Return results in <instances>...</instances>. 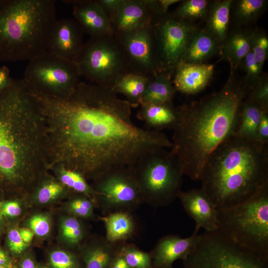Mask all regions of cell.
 Wrapping results in <instances>:
<instances>
[{
	"mask_svg": "<svg viewBox=\"0 0 268 268\" xmlns=\"http://www.w3.org/2000/svg\"><path fill=\"white\" fill-rule=\"evenodd\" d=\"M33 96L44 118L49 170L61 166L93 180L172 146L161 131L135 125L127 101L97 84L80 81L65 98Z\"/></svg>",
	"mask_w": 268,
	"mask_h": 268,
	"instance_id": "6da1fadb",
	"label": "cell"
},
{
	"mask_svg": "<svg viewBox=\"0 0 268 268\" xmlns=\"http://www.w3.org/2000/svg\"><path fill=\"white\" fill-rule=\"evenodd\" d=\"M44 118L22 80L0 90V200L31 194L48 173Z\"/></svg>",
	"mask_w": 268,
	"mask_h": 268,
	"instance_id": "7a4b0ae2",
	"label": "cell"
},
{
	"mask_svg": "<svg viewBox=\"0 0 268 268\" xmlns=\"http://www.w3.org/2000/svg\"><path fill=\"white\" fill-rule=\"evenodd\" d=\"M249 89L245 80L236 78L231 69L219 91L177 107L170 151L183 175L200 180L211 154L233 135Z\"/></svg>",
	"mask_w": 268,
	"mask_h": 268,
	"instance_id": "3957f363",
	"label": "cell"
},
{
	"mask_svg": "<svg viewBox=\"0 0 268 268\" xmlns=\"http://www.w3.org/2000/svg\"><path fill=\"white\" fill-rule=\"evenodd\" d=\"M217 208L245 202L268 187V146L231 136L211 154L200 178Z\"/></svg>",
	"mask_w": 268,
	"mask_h": 268,
	"instance_id": "277c9868",
	"label": "cell"
},
{
	"mask_svg": "<svg viewBox=\"0 0 268 268\" xmlns=\"http://www.w3.org/2000/svg\"><path fill=\"white\" fill-rule=\"evenodd\" d=\"M56 1L0 0V62L29 61L47 51Z\"/></svg>",
	"mask_w": 268,
	"mask_h": 268,
	"instance_id": "5b68a950",
	"label": "cell"
},
{
	"mask_svg": "<svg viewBox=\"0 0 268 268\" xmlns=\"http://www.w3.org/2000/svg\"><path fill=\"white\" fill-rule=\"evenodd\" d=\"M218 229L240 245L268 256V187L248 200L217 208Z\"/></svg>",
	"mask_w": 268,
	"mask_h": 268,
	"instance_id": "8992f818",
	"label": "cell"
},
{
	"mask_svg": "<svg viewBox=\"0 0 268 268\" xmlns=\"http://www.w3.org/2000/svg\"><path fill=\"white\" fill-rule=\"evenodd\" d=\"M142 202L154 207L167 206L180 192L183 175L170 150L162 149L138 161L134 166Z\"/></svg>",
	"mask_w": 268,
	"mask_h": 268,
	"instance_id": "52a82bcc",
	"label": "cell"
},
{
	"mask_svg": "<svg viewBox=\"0 0 268 268\" xmlns=\"http://www.w3.org/2000/svg\"><path fill=\"white\" fill-rule=\"evenodd\" d=\"M184 268H268V256L238 243L222 231L201 234Z\"/></svg>",
	"mask_w": 268,
	"mask_h": 268,
	"instance_id": "ba28073f",
	"label": "cell"
},
{
	"mask_svg": "<svg viewBox=\"0 0 268 268\" xmlns=\"http://www.w3.org/2000/svg\"><path fill=\"white\" fill-rule=\"evenodd\" d=\"M74 62L81 77L110 90L120 77L129 73L126 57L114 34L90 37Z\"/></svg>",
	"mask_w": 268,
	"mask_h": 268,
	"instance_id": "9c48e42d",
	"label": "cell"
},
{
	"mask_svg": "<svg viewBox=\"0 0 268 268\" xmlns=\"http://www.w3.org/2000/svg\"><path fill=\"white\" fill-rule=\"evenodd\" d=\"M80 77L75 62L46 51L29 61L21 80L33 95L65 98L75 90Z\"/></svg>",
	"mask_w": 268,
	"mask_h": 268,
	"instance_id": "30bf717a",
	"label": "cell"
},
{
	"mask_svg": "<svg viewBox=\"0 0 268 268\" xmlns=\"http://www.w3.org/2000/svg\"><path fill=\"white\" fill-rule=\"evenodd\" d=\"M90 186L94 203L105 215L120 211L131 212L143 203L134 166L111 168L93 179Z\"/></svg>",
	"mask_w": 268,
	"mask_h": 268,
	"instance_id": "8fae6325",
	"label": "cell"
},
{
	"mask_svg": "<svg viewBox=\"0 0 268 268\" xmlns=\"http://www.w3.org/2000/svg\"><path fill=\"white\" fill-rule=\"evenodd\" d=\"M153 28L159 72L171 74L182 63L189 43L199 28L174 18L169 12L158 19Z\"/></svg>",
	"mask_w": 268,
	"mask_h": 268,
	"instance_id": "7c38bea8",
	"label": "cell"
},
{
	"mask_svg": "<svg viewBox=\"0 0 268 268\" xmlns=\"http://www.w3.org/2000/svg\"><path fill=\"white\" fill-rule=\"evenodd\" d=\"M114 34L126 57L129 73L150 77L159 72L153 25Z\"/></svg>",
	"mask_w": 268,
	"mask_h": 268,
	"instance_id": "4fadbf2b",
	"label": "cell"
},
{
	"mask_svg": "<svg viewBox=\"0 0 268 268\" xmlns=\"http://www.w3.org/2000/svg\"><path fill=\"white\" fill-rule=\"evenodd\" d=\"M163 15L158 0H124L109 19L114 34L153 25Z\"/></svg>",
	"mask_w": 268,
	"mask_h": 268,
	"instance_id": "5bb4252c",
	"label": "cell"
},
{
	"mask_svg": "<svg viewBox=\"0 0 268 268\" xmlns=\"http://www.w3.org/2000/svg\"><path fill=\"white\" fill-rule=\"evenodd\" d=\"M84 33L74 18L57 19L50 37L47 51L74 62L84 44Z\"/></svg>",
	"mask_w": 268,
	"mask_h": 268,
	"instance_id": "9a60e30c",
	"label": "cell"
},
{
	"mask_svg": "<svg viewBox=\"0 0 268 268\" xmlns=\"http://www.w3.org/2000/svg\"><path fill=\"white\" fill-rule=\"evenodd\" d=\"M201 234L194 231L186 238L169 234L161 238L150 253L152 268H171L178 260L187 259L198 244Z\"/></svg>",
	"mask_w": 268,
	"mask_h": 268,
	"instance_id": "2e32d148",
	"label": "cell"
},
{
	"mask_svg": "<svg viewBox=\"0 0 268 268\" xmlns=\"http://www.w3.org/2000/svg\"><path fill=\"white\" fill-rule=\"evenodd\" d=\"M178 198L186 212L196 222L195 232L202 228L211 232L218 229L217 208L201 189L180 191Z\"/></svg>",
	"mask_w": 268,
	"mask_h": 268,
	"instance_id": "e0dca14e",
	"label": "cell"
},
{
	"mask_svg": "<svg viewBox=\"0 0 268 268\" xmlns=\"http://www.w3.org/2000/svg\"><path fill=\"white\" fill-rule=\"evenodd\" d=\"M63 1L73 4L74 18L90 37L114 34L109 17L96 0Z\"/></svg>",
	"mask_w": 268,
	"mask_h": 268,
	"instance_id": "ac0fdd59",
	"label": "cell"
},
{
	"mask_svg": "<svg viewBox=\"0 0 268 268\" xmlns=\"http://www.w3.org/2000/svg\"><path fill=\"white\" fill-rule=\"evenodd\" d=\"M174 71L173 83L176 90L185 94H195L208 85L213 73L214 66L181 63Z\"/></svg>",
	"mask_w": 268,
	"mask_h": 268,
	"instance_id": "d6986e66",
	"label": "cell"
},
{
	"mask_svg": "<svg viewBox=\"0 0 268 268\" xmlns=\"http://www.w3.org/2000/svg\"><path fill=\"white\" fill-rule=\"evenodd\" d=\"M120 243H113L105 237L96 236L79 247L84 268H111L119 253Z\"/></svg>",
	"mask_w": 268,
	"mask_h": 268,
	"instance_id": "ffe728a7",
	"label": "cell"
},
{
	"mask_svg": "<svg viewBox=\"0 0 268 268\" xmlns=\"http://www.w3.org/2000/svg\"><path fill=\"white\" fill-rule=\"evenodd\" d=\"M255 31L237 26L229 31L221 51L222 58L230 63L231 69L235 70L239 67L243 58L251 51Z\"/></svg>",
	"mask_w": 268,
	"mask_h": 268,
	"instance_id": "44dd1931",
	"label": "cell"
},
{
	"mask_svg": "<svg viewBox=\"0 0 268 268\" xmlns=\"http://www.w3.org/2000/svg\"><path fill=\"white\" fill-rule=\"evenodd\" d=\"M137 117L143 121L148 130L173 129L178 119L177 108L172 103L141 104Z\"/></svg>",
	"mask_w": 268,
	"mask_h": 268,
	"instance_id": "7402d4cb",
	"label": "cell"
},
{
	"mask_svg": "<svg viewBox=\"0 0 268 268\" xmlns=\"http://www.w3.org/2000/svg\"><path fill=\"white\" fill-rule=\"evenodd\" d=\"M99 219L104 224L106 239L111 243L126 242L136 233V223L130 212H114L99 216Z\"/></svg>",
	"mask_w": 268,
	"mask_h": 268,
	"instance_id": "603a6c76",
	"label": "cell"
},
{
	"mask_svg": "<svg viewBox=\"0 0 268 268\" xmlns=\"http://www.w3.org/2000/svg\"><path fill=\"white\" fill-rule=\"evenodd\" d=\"M220 50L217 41L204 29L199 28L189 43L182 63L204 64Z\"/></svg>",
	"mask_w": 268,
	"mask_h": 268,
	"instance_id": "cb8c5ba5",
	"label": "cell"
},
{
	"mask_svg": "<svg viewBox=\"0 0 268 268\" xmlns=\"http://www.w3.org/2000/svg\"><path fill=\"white\" fill-rule=\"evenodd\" d=\"M232 0L214 1L209 4L203 28L220 44L221 47L229 32Z\"/></svg>",
	"mask_w": 268,
	"mask_h": 268,
	"instance_id": "d4e9b609",
	"label": "cell"
},
{
	"mask_svg": "<svg viewBox=\"0 0 268 268\" xmlns=\"http://www.w3.org/2000/svg\"><path fill=\"white\" fill-rule=\"evenodd\" d=\"M175 91L170 74L158 72L149 78L141 104L172 103Z\"/></svg>",
	"mask_w": 268,
	"mask_h": 268,
	"instance_id": "484cf974",
	"label": "cell"
},
{
	"mask_svg": "<svg viewBox=\"0 0 268 268\" xmlns=\"http://www.w3.org/2000/svg\"><path fill=\"white\" fill-rule=\"evenodd\" d=\"M149 78L127 73L119 78L111 90L116 94L121 93L125 95L130 106L136 108L142 103Z\"/></svg>",
	"mask_w": 268,
	"mask_h": 268,
	"instance_id": "4316f807",
	"label": "cell"
},
{
	"mask_svg": "<svg viewBox=\"0 0 268 268\" xmlns=\"http://www.w3.org/2000/svg\"><path fill=\"white\" fill-rule=\"evenodd\" d=\"M261 110L246 99L239 114L234 136L248 140L257 141Z\"/></svg>",
	"mask_w": 268,
	"mask_h": 268,
	"instance_id": "83f0119b",
	"label": "cell"
},
{
	"mask_svg": "<svg viewBox=\"0 0 268 268\" xmlns=\"http://www.w3.org/2000/svg\"><path fill=\"white\" fill-rule=\"evenodd\" d=\"M266 0H233L231 12L237 26L254 23L261 15L266 7Z\"/></svg>",
	"mask_w": 268,
	"mask_h": 268,
	"instance_id": "f1b7e54d",
	"label": "cell"
},
{
	"mask_svg": "<svg viewBox=\"0 0 268 268\" xmlns=\"http://www.w3.org/2000/svg\"><path fill=\"white\" fill-rule=\"evenodd\" d=\"M51 170L54 172L57 179L70 191L84 195L94 201L92 188L82 174L61 166Z\"/></svg>",
	"mask_w": 268,
	"mask_h": 268,
	"instance_id": "f546056e",
	"label": "cell"
},
{
	"mask_svg": "<svg viewBox=\"0 0 268 268\" xmlns=\"http://www.w3.org/2000/svg\"><path fill=\"white\" fill-rule=\"evenodd\" d=\"M68 191H70L47 173L32 193H35V198L39 203L45 204L56 200Z\"/></svg>",
	"mask_w": 268,
	"mask_h": 268,
	"instance_id": "4dcf8cb0",
	"label": "cell"
},
{
	"mask_svg": "<svg viewBox=\"0 0 268 268\" xmlns=\"http://www.w3.org/2000/svg\"><path fill=\"white\" fill-rule=\"evenodd\" d=\"M210 2L207 0H187L181 4L172 13L174 18L185 21H191L206 18Z\"/></svg>",
	"mask_w": 268,
	"mask_h": 268,
	"instance_id": "1f68e13d",
	"label": "cell"
},
{
	"mask_svg": "<svg viewBox=\"0 0 268 268\" xmlns=\"http://www.w3.org/2000/svg\"><path fill=\"white\" fill-rule=\"evenodd\" d=\"M63 237L72 247H77L87 236V228L80 218L73 216L65 217L61 224Z\"/></svg>",
	"mask_w": 268,
	"mask_h": 268,
	"instance_id": "d6a6232c",
	"label": "cell"
},
{
	"mask_svg": "<svg viewBox=\"0 0 268 268\" xmlns=\"http://www.w3.org/2000/svg\"><path fill=\"white\" fill-rule=\"evenodd\" d=\"M119 254L131 268H152L150 253L142 251L134 244L121 243Z\"/></svg>",
	"mask_w": 268,
	"mask_h": 268,
	"instance_id": "836d02e7",
	"label": "cell"
},
{
	"mask_svg": "<svg viewBox=\"0 0 268 268\" xmlns=\"http://www.w3.org/2000/svg\"><path fill=\"white\" fill-rule=\"evenodd\" d=\"M75 196L68 202V209L73 216L81 218H91L94 216L95 204L88 197L75 193Z\"/></svg>",
	"mask_w": 268,
	"mask_h": 268,
	"instance_id": "e575fe53",
	"label": "cell"
},
{
	"mask_svg": "<svg viewBox=\"0 0 268 268\" xmlns=\"http://www.w3.org/2000/svg\"><path fill=\"white\" fill-rule=\"evenodd\" d=\"M246 99L261 110H268V79L266 75H261L250 88Z\"/></svg>",
	"mask_w": 268,
	"mask_h": 268,
	"instance_id": "d590c367",
	"label": "cell"
},
{
	"mask_svg": "<svg viewBox=\"0 0 268 268\" xmlns=\"http://www.w3.org/2000/svg\"><path fill=\"white\" fill-rule=\"evenodd\" d=\"M251 51L260 67L263 69L268 55V38L266 33L255 29L252 42Z\"/></svg>",
	"mask_w": 268,
	"mask_h": 268,
	"instance_id": "8d00e7d4",
	"label": "cell"
},
{
	"mask_svg": "<svg viewBox=\"0 0 268 268\" xmlns=\"http://www.w3.org/2000/svg\"><path fill=\"white\" fill-rule=\"evenodd\" d=\"M52 268H81L80 261L73 254L62 250H56L50 255Z\"/></svg>",
	"mask_w": 268,
	"mask_h": 268,
	"instance_id": "74e56055",
	"label": "cell"
},
{
	"mask_svg": "<svg viewBox=\"0 0 268 268\" xmlns=\"http://www.w3.org/2000/svg\"><path fill=\"white\" fill-rule=\"evenodd\" d=\"M239 66H241L246 74L245 81L249 88L253 86L261 76V68L256 61L250 51L243 58Z\"/></svg>",
	"mask_w": 268,
	"mask_h": 268,
	"instance_id": "f35d334b",
	"label": "cell"
},
{
	"mask_svg": "<svg viewBox=\"0 0 268 268\" xmlns=\"http://www.w3.org/2000/svg\"><path fill=\"white\" fill-rule=\"evenodd\" d=\"M6 244L8 250L12 253L19 254L27 247V244L23 241L19 230L13 226H8L6 231Z\"/></svg>",
	"mask_w": 268,
	"mask_h": 268,
	"instance_id": "ab89813d",
	"label": "cell"
},
{
	"mask_svg": "<svg viewBox=\"0 0 268 268\" xmlns=\"http://www.w3.org/2000/svg\"><path fill=\"white\" fill-rule=\"evenodd\" d=\"M29 228L36 235L43 237L50 231V222L48 217L37 214L32 216L29 221Z\"/></svg>",
	"mask_w": 268,
	"mask_h": 268,
	"instance_id": "60d3db41",
	"label": "cell"
},
{
	"mask_svg": "<svg viewBox=\"0 0 268 268\" xmlns=\"http://www.w3.org/2000/svg\"><path fill=\"white\" fill-rule=\"evenodd\" d=\"M0 209L8 224L9 219L18 217L21 213L18 199L0 200Z\"/></svg>",
	"mask_w": 268,
	"mask_h": 268,
	"instance_id": "b9f144b4",
	"label": "cell"
},
{
	"mask_svg": "<svg viewBox=\"0 0 268 268\" xmlns=\"http://www.w3.org/2000/svg\"><path fill=\"white\" fill-rule=\"evenodd\" d=\"M257 141L263 145L268 143V110H262L258 125Z\"/></svg>",
	"mask_w": 268,
	"mask_h": 268,
	"instance_id": "7bdbcfd3",
	"label": "cell"
},
{
	"mask_svg": "<svg viewBox=\"0 0 268 268\" xmlns=\"http://www.w3.org/2000/svg\"><path fill=\"white\" fill-rule=\"evenodd\" d=\"M96 1L110 18L117 11L124 0H96Z\"/></svg>",
	"mask_w": 268,
	"mask_h": 268,
	"instance_id": "ee69618b",
	"label": "cell"
},
{
	"mask_svg": "<svg viewBox=\"0 0 268 268\" xmlns=\"http://www.w3.org/2000/svg\"><path fill=\"white\" fill-rule=\"evenodd\" d=\"M12 78L10 76L9 69L5 66L0 67V90L7 86Z\"/></svg>",
	"mask_w": 268,
	"mask_h": 268,
	"instance_id": "f6af8a7d",
	"label": "cell"
},
{
	"mask_svg": "<svg viewBox=\"0 0 268 268\" xmlns=\"http://www.w3.org/2000/svg\"><path fill=\"white\" fill-rule=\"evenodd\" d=\"M18 230L20 235L25 243L28 244L31 242L34 233L30 228H22Z\"/></svg>",
	"mask_w": 268,
	"mask_h": 268,
	"instance_id": "bcb514c9",
	"label": "cell"
},
{
	"mask_svg": "<svg viewBox=\"0 0 268 268\" xmlns=\"http://www.w3.org/2000/svg\"><path fill=\"white\" fill-rule=\"evenodd\" d=\"M111 268H131L125 261L123 257L119 254L115 257L111 266Z\"/></svg>",
	"mask_w": 268,
	"mask_h": 268,
	"instance_id": "7dc6e473",
	"label": "cell"
},
{
	"mask_svg": "<svg viewBox=\"0 0 268 268\" xmlns=\"http://www.w3.org/2000/svg\"><path fill=\"white\" fill-rule=\"evenodd\" d=\"M160 9L164 14L167 13L168 8L171 5L180 1L179 0H158Z\"/></svg>",
	"mask_w": 268,
	"mask_h": 268,
	"instance_id": "c3c4849f",
	"label": "cell"
},
{
	"mask_svg": "<svg viewBox=\"0 0 268 268\" xmlns=\"http://www.w3.org/2000/svg\"><path fill=\"white\" fill-rule=\"evenodd\" d=\"M8 224L7 221L3 215L0 209V237L5 233Z\"/></svg>",
	"mask_w": 268,
	"mask_h": 268,
	"instance_id": "681fc988",
	"label": "cell"
},
{
	"mask_svg": "<svg viewBox=\"0 0 268 268\" xmlns=\"http://www.w3.org/2000/svg\"><path fill=\"white\" fill-rule=\"evenodd\" d=\"M12 262L7 253L0 247V265H5Z\"/></svg>",
	"mask_w": 268,
	"mask_h": 268,
	"instance_id": "f907efd6",
	"label": "cell"
},
{
	"mask_svg": "<svg viewBox=\"0 0 268 268\" xmlns=\"http://www.w3.org/2000/svg\"><path fill=\"white\" fill-rule=\"evenodd\" d=\"M20 268H36V267L33 260L31 258H26L21 263Z\"/></svg>",
	"mask_w": 268,
	"mask_h": 268,
	"instance_id": "816d5d0a",
	"label": "cell"
},
{
	"mask_svg": "<svg viewBox=\"0 0 268 268\" xmlns=\"http://www.w3.org/2000/svg\"><path fill=\"white\" fill-rule=\"evenodd\" d=\"M13 265L12 263L7 265H0V268H12Z\"/></svg>",
	"mask_w": 268,
	"mask_h": 268,
	"instance_id": "f5cc1de1",
	"label": "cell"
},
{
	"mask_svg": "<svg viewBox=\"0 0 268 268\" xmlns=\"http://www.w3.org/2000/svg\"><path fill=\"white\" fill-rule=\"evenodd\" d=\"M41 268H47L46 267H42Z\"/></svg>",
	"mask_w": 268,
	"mask_h": 268,
	"instance_id": "db71d44e",
	"label": "cell"
},
{
	"mask_svg": "<svg viewBox=\"0 0 268 268\" xmlns=\"http://www.w3.org/2000/svg\"><path fill=\"white\" fill-rule=\"evenodd\" d=\"M173 268L172 267V268Z\"/></svg>",
	"mask_w": 268,
	"mask_h": 268,
	"instance_id": "11a10c76",
	"label": "cell"
}]
</instances>
